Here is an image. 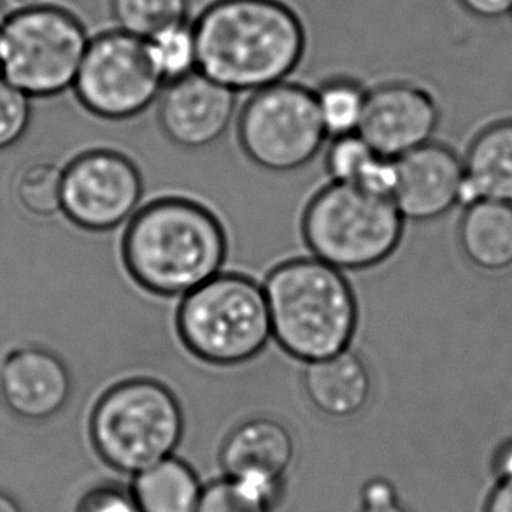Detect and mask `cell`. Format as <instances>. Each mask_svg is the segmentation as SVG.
I'll list each match as a JSON object with an SVG mask.
<instances>
[{"mask_svg": "<svg viewBox=\"0 0 512 512\" xmlns=\"http://www.w3.org/2000/svg\"><path fill=\"white\" fill-rule=\"evenodd\" d=\"M197 71L237 92L278 85L297 71L307 34L283 0H216L193 23Z\"/></svg>", "mask_w": 512, "mask_h": 512, "instance_id": "obj_1", "label": "cell"}, {"mask_svg": "<svg viewBox=\"0 0 512 512\" xmlns=\"http://www.w3.org/2000/svg\"><path fill=\"white\" fill-rule=\"evenodd\" d=\"M227 234L207 207L167 197L137 211L123 237V258L139 285L157 295H183L216 278Z\"/></svg>", "mask_w": 512, "mask_h": 512, "instance_id": "obj_2", "label": "cell"}, {"mask_svg": "<svg viewBox=\"0 0 512 512\" xmlns=\"http://www.w3.org/2000/svg\"><path fill=\"white\" fill-rule=\"evenodd\" d=\"M272 337L300 362L349 349L358 327L355 292L344 272L314 256L295 258L265 279Z\"/></svg>", "mask_w": 512, "mask_h": 512, "instance_id": "obj_3", "label": "cell"}, {"mask_svg": "<svg viewBox=\"0 0 512 512\" xmlns=\"http://www.w3.org/2000/svg\"><path fill=\"white\" fill-rule=\"evenodd\" d=\"M404 228L392 199L332 181L309 199L300 220L311 256L342 272L384 264L399 249Z\"/></svg>", "mask_w": 512, "mask_h": 512, "instance_id": "obj_4", "label": "cell"}, {"mask_svg": "<svg viewBox=\"0 0 512 512\" xmlns=\"http://www.w3.org/2000/svg\"><path fill=\"white\" fill-rule=\"evenodd\" d=\"M178 327L186 348L214 365L248 362L272 337L262 286L244 276H216L186 295Z\"/></svg>", "mask_w": 512, "mask_h": 512, "instance_id": "obj_5", "label": "cell"}, {"mask_svg": "<svg viewBox=\"0 0 512 512\" xmlns=\"http://www.w3.org/2000/svg\"><path fill=\"white\" fill-rule=\"evenodd\" d=\"M183 435L178 400L155 381H130L107 392L92 416V439L114 469L141 474L171 458Z\"/></svg>", "mask_w": 512, "mask_h": 512, "instance_id": "obj_6", "label": "cell"}, {"mask_svg": "<svg viewBox=\"0 0 512 512\" xmlns=\"http://www.w3.org/2000/svg\"><path fill=\"white\" fill-rule=\"evenodd\" d=\"M88 44L83 23L69 11L20 9L0 36V76L29 97H55L76 83Z\"/></svg>", "mask_w": 512, "mask_h": 512, "instance_id": "obj_7", "label": "cell"}, {"mask_svg": "<svg viewBox=\"0 0 512 512\" xmlns=\"http://www.w3.org/2000/svg\"><path fill=\"white\" fill-rule=\"evenodd\" d=\"M237 137L253 164L278 174L307 167L328 139L313 90L288 81L249 97L237 120Z\"/></svg>", "mask_w": 512, "mask_h": 512, "instance_id": "obj_8", "label": "cell"}, {"mask_svg": "<svg viewBox=\"0 0 512 512\" xmlns=\"http://www.w3.org/2000/svg\"><path fill=\"white\" fill-rule=\"evenodd\" d=\"M164 85L146 41L114 30L88 44L74 88L86 111L104 120L121 121L144 113Z\"/></svg>", "mask_w": 512, "mask_h": 512, "instance_id": "obj_9", "label": "cell"}, {"mask_svg": "<svg viewBox=\"0 0 512 512\" xmlns=\"http://www.w3.org/2000/svg\"><path fill=\"white\" fill-rule=\"evenodd\" d=\"M141 199L143 176L118 151H86L64 169L62 211L90 232L120 227L137 213Z\"/></svg>", "mask_w": 512, "mask_h": 512, "instance_id": "obj_10", "label": "cell"}, {"mask_svg": "<svg viewBox=\"0 0 512 512\" xmlns=\"http://www.w3.org/2000/svg\"><path fill=\"white\" fill-rule=\"evenodd\" d=\"M441 106L432 92L411 81H386L370 88L358 134L372 150L400 158L434 141Z\"/></svg>", "mask_w": 512, "mask_h": 512, "instance_id": "obj_11", "label": "cell"}, {"mask_svg": "<svg viewBox=\"0 0 512 512\" xmlns=\"http://www.w3.org/2000/svg\"><path fill=\"white\" fill-rule=\"evenodd\" d=\"M237 111V95L193 71L162 93L158 121L169 141L183 150H206L225 136Z\"/></svg>", "mask_w": 512, "mask_h": 512, "instance_id": "obj_12", "label": "cell"}, {"mask_svg": "<svg viewBox=\"0 0 512 512\" xmlns=\"http://www.w3.org/2000/svg\"><path fill=\"white\" fill-rule=\"evenodd\" d=\"M395 160L392 200L404 221L430 223L460 206L463 160L453 148L432 141Z\"/></svg>", "mask_w": 512, "mask_h": 512, "instance_id": "obj_13", "label": "cell"}, {"mask_svg": "<svg viewBox=\"0 0 512 512\" xmlns=\"http://www.w3.org/2000/svg\"><path fill=\"white\" fill-rule=\"evenodd\" d=\"M293 458L292 432L272 418H253L242 423L221 449L225 477L253 488L274 507L285 491L286 474Z\"/></svg>", "mask_w": 512, "mask_h": 512, "instance_id": "obj_14", "label": "cell"}, {"mask_svg": "<svg viewBox=\"0 0 512 512\" xmlns=\"http://www.w3.org/2000/svg\"><path fill=\"white\" fill-rule=\"evenodd\" d=\"M0 393L9 409L25 420H48L67 404L71 376L48 351L18 349L2 363Z\"/></svg>", "mask_w": 512, "mask_h": 512, "instance_id": "obj_15", "label": "cell"}, {"mask_svg": "<svg viewBox=\"0 0 512 512\" xmlns=\"http://www.w3.org/2000/svg\"><path fill=\"white\" fill-rule=\"evenodd\" d=\"M304 392L318 413L349 420L362 413L372 393V379L362 356L351 349L306 363Z\"/></svg>", "mask_w": 512, "mask_h": 512, "instance_id": "obj_16", "label": "cell"}, {"mask_svg": "<svg viewBox=\"0 0 512 512\" xmlns=\"http://www.w3.org/2000/svg\"><path fill=\"white\" fill-rule=\"evenodd\" d=\"M462 160L460 206L483 199L512 204V118L477 132Z\"/></svg>", "mask_w": 512, "mask_h": 512, "instance_id": "obj_17", "label": "cell"}, {"mask_svg": "<svg viewBox=\"0 0 512 512\" xmlns=\"http://www.w3.org/2000/svg\"><path fill=\"white\" fill-rule=\"evenodd\" d=\"M458 244L470 265L486 274L512 269V204L477 200L463 207Z\"/></svg>", "mask_w": 512, "mask_h": 512, "instance_id": "obj_18", "label": "cell"}, {"mask_svg": "<svg viewBox=\"0 0 512 512\" xmlns=\"http://www.w3.org/2000/svg\"><path fill=\"white\" fill-rule=\"evenodd\" d=\"M132 495L139 512H195L202 490L186 463L167 458L137 474Z\"/></svg>", "mask_w": 512, "mask_h": 512, "instance_id": "obj_19", "label": "cell"}, {"mask_svg": "<svg viewBox=\"0 0 512 512\" xmlns=\"http://www.w3.org/2000/svg\"><path fill=\"white\" fill-rule=\"evenodd\" d=\"M314 92L321 125L330 139L358 134L369 90L353 78H330Z\"/></svg>", "mask_w": 512, "mask_h": 512, "instance_id": "obj_20", "label": "cell"}, {"mask_svg": "<svg viewBox=\"0 0 512 512\" xmlns=\"http://www.w3.org/2000/svg\"><path fill=\"white\" fill-rule=\"evenodd\" d=\"M188 11L190 0H111V15L118 30L144 41L185 23Z\"/></svg>", "mask_w": 512, "mask_h": 512, "instance_id": "obj_21", "label": "cell"}, {"mask_svg": "<svg viewBox=\"0 0 512 512\" xmlns=\"http://www.w3.org/2000/svg\"><path fill=\"white\" fill-rule=\"evenodd\" d=\"M146 48L164 83L185 78L197 69V48L193 25L179 23L146 39Z\"/></svg>", "mask_w": 512, "mask_h": 512, "instance_id": "obj_22", "label": "cell"}, {"mask_svg": "<svg viewBox=\"0 0 512 512\" xmlns=\"http://www.w3.org/2000/svg\"><path fill=\"white\" fill-rule=\"evenodd\" d=\"M62 188L64 171L53 162H36L16 181V199L32 216L50 218L62 211Z\"/></svg>", "mask_w": 512, "mask_h": 512, "instance_id": "obj_23", "label": "cell"}, {"mask_svg": "<svg viewBox=\"0 0 512 512\" xmlns=\"http://www.w3.org/2000/svg\"><path fill=\"white\" fill-rule=\"evenodd\" d=\"M379 153L360 134L332 139L325 153V171L332 183L358 186L374 165Z\"/></svg>", "mask_w": 512, "mask_h": 512, "instance_id": "obj_24", "label": "cell"}, {"mask_svg": "<svg viewBox=\"0 0 512 512\" xmlns=\"http://www.w3.org/2000/svg\"><path fill=\"white\" fill-rule=\"evenodd\" d=\"M272 509L274 505L253 488L225 477L202 491L195 512H271Z\"/></svg>", "mask_w": 512, "mask_h": 512, "instance_id": "obj_25", "label": "cell"}, {"mask_svg": "<svg viewBox=\"0 0 512 512\" xmlns=\"http://www.w3.org/2000/svg\"><path fill=\"white\" fill-rule=\"evenodd\" d=\"M32 120L30 97L0 76V153L22 141Z\"/></svg>", "mask_w": 512, "mask_h": 512, "instance_id": "obj_26", "label": "cell"}, {"mask_svg": "<svg viewBox=\"0 0 512 512\" xmlns=\"http://www.w3.org/2000/svg\"><path fill=\"white\" fill-rule=\"evenodd\" d=\"M360 512H409L399 502V493L392 481L374 477L363 484L362 509Z\"/></svg>", "mask_w": 512, "mask_h": 512, "instance_id": "obj_27", "label": "cell"}, {"mask_svg": "<svg viewBox=\"0 0 512 512\" xmlns=\"http://www.w3.org/2000/svg\"><path fill=\"white\" fill-rule=\"evenodd\" d=\"M79 512H139L134 495L114 486L90 491L81 502Z\"/></svg>", "mask_w": 512, "mask_h": 512, "instance_id": "obj_28", "label": "cell"}, {"mask_svg": "<svg viewBox=\"0 0 512 512\" xmlns=\"http://www.w3.org/2000/svg\"><path fill=\"white\" fill-rule=\"evenodd\" d=\"M460 8L484 22H497L512 15V0H456Z\"/></svg>", "mask_w": 512, "mask_h": 512, "instance_id": "obj_29", "label": "cell"}, {"mask_svg": "<svg viewBox=\"0 0 512 512\" xmlns=\"http://www.w3.org/2000/svg\"><path fill=\"white\" fill-rule=\"evenodd\" d=\"M483 512H512V479L497 481L484 502Z\"/></svg>", "mask_w": 512, "mask_h": 512, "instance_id": "obj_30", "label": "cell"}, {"mask_svg": "<svg viewBox=\"0 0 512 512\" xmlns=\"http://www.w3.org/2000/svg\"><path fill=\"white\" fill-rule=\"evenodd\" d=\"M491 469L495 472L497 481L512 479V437L495 449L493 460H491Z\"/></svg>", "mask_w": 512, "mask_h": 512, "instance_id": "obj_31", "label": "cell"}, {"mask_svg": "<svg viewBox=\"0 0 512 512\" xmlns=\"http://www.w3.org/2000/svg\"><path fill=\"white\" fill-rule=\"evenodd\" d=\"M0 512H22V509L9 495L0 493Z\"/></svg>", "mask_w": 512, "mask_h": 512, "instance_id": "obj_32", "label": "cell"}, {"mask_svg": "<svg viewBox=\"0 0 512 512\" xmlns=\"http://www.w3.org/2000/svg\"><path fill=\"white\" fill-rule=\"evenodd\" d=\"M8 9L4 6V2L0 0V36H2V32H4V27H6V23L9 20Z\"/></svg>", "mask_w": 512, "mask_h": 512, "instance_id": "obj_33", "label": "cell"}, {"mask_svg": "<svg viewBox=\"0 0 512 512\" xmlns=\"http://www.w3.org/2000/svg\"><path fill=\"white\" fill-rule=\"evenodd\" d=\"M15 2L23 6V8H32V6H39L41 0H15Z\"/></svg>", "mask_w": 512, "mask_h": 512, "instance_id": "obj_34", "label": "cell"}, {"mask_svg": "<svg viewBox=\"0 0 512 512\" xmlns=\"http://www.w3.org/2000/svg\"><path fill=\"white\" fill-rule=\"evenodd\" d=\"M512 16V15H511Z\"/></svg>", "mask_w": 512, "mask_h": 512, "instance_id": "obj_35", "label": "cell"}]
</instances>
